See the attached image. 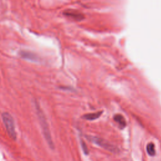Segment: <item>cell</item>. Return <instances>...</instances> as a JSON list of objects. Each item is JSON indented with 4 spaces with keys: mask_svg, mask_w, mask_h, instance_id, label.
<instances>
[{
    "mask_svg": "<svg viewBox=\"0 0 161 161\" xmlns=\"http://www.w3.org/2000/svg\"><path fill=\"white\" fill-rule=\"evenodd\" d=\"M35 107L36 112H37V114L38 118V120L40 122V126H41L42 132L45 137V139L46 140V142L50 148L54 149V142L52 139L51 134H50V130L48 128V125L47 122L46 120L45 116L42 112V110L41 109V108H40V106L38 105L37 102H35Z\"/></svg>",
    "mask_w": 161,
    "mask_h": 161,
    "instance_id": "1",
    "label": "cell"
},
{
    "mask_svg": "<svg viewBox=\"0 0 161 161\" xmlns=\"http://www.w3.org/2000/svg\"><path fill=\"white\" fill-rule=\"evenodd\" d=\"M86 137L90 142L95 144L99 147H102L108 151H109L111 152L118 153L119 152V148L109 143L105 139L91 135H86Z\"/></svg>",
    "mask_w": 161,
    "mask_h": 161,
    "instance_id": "2",
    "label": "cell"
},
{
    "mask_svg": "<svg viewBox=\"0 0 161 161\" xmlns=\"http://www.w3.org/2000/svg\"><path fill=\"white\" fill-rule=\"evenodd\" d=\"M2 120L9 137L15 140L16 138V134L13 117L8 113L5 112L2 114Z\"/></svg>",
    "mask_w": 161,
    "mask_h": 161,
    "instance_id": "3",
    "label": "cell"
},
{
    "mask_svg": "<svg viewBox=\"0 0 161 161\" xmlns=\"http://www.w3.org/2000/svg\"><path fill=\"white\" fill-rule=\"evenodd\" d=\"M20 56L25 60H28L29 61L37 62L38 60V57L37 55L31 52L28 51H22L20 53Z\"/></svg>",
    "mask_w": 161,
    "mask_h": 161,
    "instance_id": "4",
    "label": "cell"
},
{
    "mask_svg": "<svg viewBox=\"0 0 161 161\" xmlns=\"http://www.w3.org/2000/svg\"><path fill=\"white\" fill-rule=\"evenodd\" d=\"M114 120L119 125L121 128H124L127 125V122L125 118L120 114L115 115L113 117Z\"/></svg>",
    "mask_w": 161,
    "mask_h": 161,
    "instance_id": "5",
    "label": "cell"
},
{
    "mask_svg": "<svg viewBox=\"0 0 161 161\" xmlns=\"http://www.w3.org/2000/svg\"><path fill=\"white\" fill-rule=\"evenodd\" d=\"M102 113L103 112H96L94 113L86 114L83 116V118L87 120H89V121L95 120L101 116V115H102Z\"/></svg>",
    "mask_w": 161,
    "mask_h": 161,
    "instance_id": "6",
    "label": "cell"
},
{
    "mask_svg": "<svg viewBox=\"0 0 161 161\" xmlns=\"http://www.w3.org/2000/svg\"><path fill=\"white\" fill-rule=\"evenodd\" d=\"M147 152L150 156H154L156 154V149H155V145L153 143H149L147 145Z\"/></svg>",
    "mask_w": 161,
    "mask_h": 161,
    "instance_id": "7",
    "label": "cell"
},
{
    "mask_svg": "<svg viewBox=\"0 0 161 161\" xmlns=\"http://www.w3.org/2000/svg\"><path fill=\"white\" fill-rule=\"evenodd\" d=\"M65 16H67L68 17L70 18H72L73 19H76V20H79V16H80V15H79V13H75V12H66L64 13Z\"/></svg>",
    "mask_w": 161,
    "mask_h": 161,
    "instance_id": "8",
    "label": "cell"
},
{
    "mask_svg": "<svg viewBox=\"0 0 161 161\" xmlns=\"http://www.w3.org/2000/svg\"><path fill=\"white\" fill-rule=\"evenodd\" d=\"M80 145H81V147H82V148H83V150L84 153L86 154V155H88L89 154V150L88 148V147L86 145V144H85V142H84V141H80Z\"/></svg>",
    "mask_w": 161,
    "mask_h": 161,
    "instance_id": "9",
    "label": "cell"
}]
</instances>
